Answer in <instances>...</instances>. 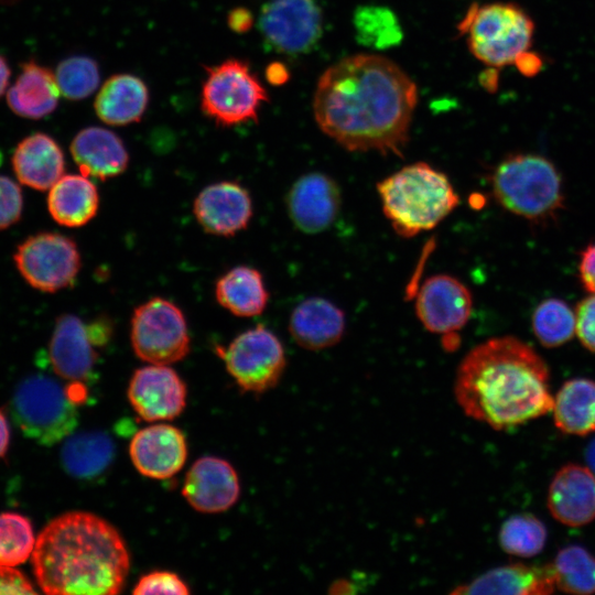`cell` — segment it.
Wrapping results in <instances>:
<instances>
[{"mask_svg":"<svg viewBox=\"0 0 595 595\" xmlns=\"http://www.w3.org/2000/svg\"><path fill=\"white\" fill-rule=\"evenodd\" d=\"M25 575L12 566L0 564V594H35Z\"/></svg>","mask_w":595,"mask_h":595,"instance_id":"ab89813d","label":"cell"},{"mask_svg":"<svg viewBox=\"0 0 595 595\" xmlns=\"http://www.w3.org/2000/svg\"><path fill=\"white\" fill-rule=\"evenodd\" d=\"M578 273L584 289L595 294V242L589 244L581 252Z\"/></svg>","mask_w":595,"mask_h":595,"instance_id":"60d3db41","label":"cell"},{"mask_svg":"<svg viewBox=\"0 0 595 595\" xmlns=\"http://www.w3.org/2000/svg\"><path fill=\"white\" fill-rule=\"evenodd\" d=\"M551 515L569 527H582L595 519V476L587 466L566 464L551 480L548 490Z\"/></svg>","mask_w":595,"mask_h":595,"instance_id":"ffe728a7","label":"cell"},{"mask_svg":"<svg viewBox=\"0 0 595 595\" xmlns=\"http://www.w3.org/2000/svg\"><path fill=\"white\" fill-rule=\"evenodd\" d=\"M23 210V195L20 186L10 177L0 175V230L20 220Z\"/></svg>","mask_w":595,"mask_h":595,"instance_id":"74e56055","label":"cell"},{"mask_svg":"<svg viewBox=\"0 0 595 595\" xmlns=\"http://www.w3.org/2000/svg\"><path fill=\"white\" fill-rule=\"evenodd\" d=\"M11 71L7 61L0 55V97L7 93Z\"/></svg>","mask_w":595,"mask_h":595,"instance_id":"bcb514c9","label":"cell"},{"mask_svg":"<svg viewBox=\"0 0 595 595\" xmlns=\"http://www.w3.org/2000/svg\"><path fill=\"white\" fill-rule=\"evenodd\" d=\"M113 455L111 439L98 431L72 435L61 450L65 470L79 479H91L100 475L108 468Z\"/></svg>","mask_w":595,"mask_h":595,"instance_id":"f546056e","label":"cell"},{"mask_svg":"<svg viewBox=\"0 0 595 595\" xmlns=\"http://www.w3.org/2000/svg\"><path fill=\"white\" fill-rule=\"evenodd\" d=\"M543 358L513 336L487 339L462 359L454 381L464 413L495 430H510L553 408Z\"/></svg>","mask_w":595,"mask_h":595,"instance_id":"7a4b0ae2","label":"cell"},{"mask_svg":"<svg viewBox=\"0 0 595 595\" xmlns=\"http://www.w3.org/2000/svg\"><path fill=\"white\" fill-rule=\"evenodd\" d=\"M71 154L83 175L108 180L122 174L129 153L121 138L102 127L82 129L72 140Z\"/></svg>","mask_w":595,"mask_h":595,"instance_id":"7402d4cb","label":"cell"},{"mask_svg":"<svg viewBox=\"0 0 595 595\" xmlns=\"http://www.w3.org/2000/svg\"><path fill=\"white\" fill-rule=\"evenodd\" d=\"M10 441V430L4 413L0 410V458L3 457L8 451Z\"/></svg>","mask_w":595,"mask_h":595,"instance_id":"f6af8a7d","label":"cell"},{"mask_svg":"<svg viewBox=\"0 0 595 595\" xmlns=\"http://www.w3.org/2000/svg\"><path fill=\"white\" fill-rule=\"evenodd\" d=\"M551 564L558 589L583 595L595 593V558L585 548L567 545Z\"/></svg>","mask_w":595,"mask_h":595,"instance_id":"4dcf8cb0","label":"cell"},{"mask_svg":"<svg viewBox=\"0 0 595 595\" xmlns=\"http://www.w3.org/2000/svg\"><path fill=\"white\" fill-rule=\"evenodd\" d=\"M220 355L227 371L244 391L261 393L272 389L286 367L282 343L260 324L235 337Z\"/></svg>","mask_w":595,"mask_h":595,"instance_id":"30bf717a","label":"cell"},{"mask_svg":"<svg viewBox=\"0 0 595 595\" xmlns=\"http://www.w3.org/2000/svg\"><path fill=\"white\" fill-rule=\"evenodd\" d=\"M239 478L225 459L204 456L187 472L182 495L197 511L215 513L232 507L239 498Z\"/></svg>","mask_w":595,"mask_h":595,"instance_id":"e0dca14e","label":"cell"},{"mask_svg":"<svg viewBox=\"0 0 595 595\" xmlns=\"http://www.w3.org/2000/svg\"><path fill=\"white\" fill-rule=\"evenodd\" d=\"M555 589L551 563L544 565L512 563L488 570L470 582L458 585L452 593L548 595Z\"/></svg>","mask_w":595,"mask_h":595,"instance_id":"44dd1931","label":"cell"},{"mask_svg":"<svg viewBox=\"0 0 595 595\" xmlns=\"http://www.w3.org/2000/svg\"><path fill=\"white\" fill-rule=\"evenodd\" d=\"M585 461L587 467L592 470L595 476V439H593L586 450H585Z\"/></svg>","mask_w":595,"mask_h":595,"instance_id":"7dc6e473","label":"cell"},{"mask_svg":"<svg viewBox=\"0 0 595 595\" xmlns=\"http://www.w3.org/2000/svg\"><path fill=\"white\" fill-rule=\"evenodd\" d=\"M215 295L224 309L240 317L260 315L269 300L262 274L248 266L224 273L216 282Z\"/></svg>","mask_w":595,"mask_h":595,"instance_id":"83f0119b","label":"cell"},{"mask_svg":"<svg viewBox=\"0 0 595 595\" xmlns=\"http://www.w3.org/2000/svg\"><path fill=\"white\" fill-rule=\"evenodd\" d=\"M547 529L530 513L513 515L499 529L501 549L512 555L530 558L540 553L547 542Z\"/></svg>","mask_w":595,"mask_h":595,"instance_id":"836d02e7","label":"cell"},{"mask_svg":"<svg viewBox=\"0 0 595 595\" xmlns=\"http://www.w3.org/2000/svg\"><path fill=\"white\" fill-rule=\"evenodd\" d=\"M11 414L26 437L45 446L69 436L78 423L76 402L67 389L41 374L29 376L17 386Z\"/></svg>","mask_w":595,"mask_h":595,"instance_id":"52a82bcc","label":"cell"},{"mask_svg":"<svg viewBox=\"0 0 595 595\" xmlns=\"http://www.w3.org/2000/svg\"><path fill=\"white\" fill-rule=\"evenodd\" d=\"M186 386L178 374L166 365L137 369L129 382L128 398L133 410L145 421L172 420L186 404Z\"/></svg>","mask_w":595,"mask_h":595,"instance_id":"5bb4252c","label":"cell"},{"mask_svg":"<svg viewBox=\"0 0 595 595\" xmlns=\"http://www.w3.org/2000/svg\"><path fill=\"white\" fill-rule=\"evenodd\" d=\"M97 347L88 324L73 314L58 316L48 348L54 372L73 382L87 380L98 357Z\"/></svg>","mask_w":595,"mask_h":595,"instance_id":"ac0fdd59","label":"cell"},{"mask_svg":"<svg viewBox=\"0 0 595 595\" xmlns=\"http://www.w3.org/2000/svg\"><path fill=\"white\" fill-rule=\"evenodd\" d=\"M12 167L20 183L36 191H46L64 175V153L48 134L33 133L17 145Z\"/></svg>","mask_w":595,"mask_h":595,"instance_id":"cb8c5ba5","label":"cell"},{"mask_svg":"<svg viewBox=\"0 0 595 595\" xmlns=\"http://www.w3.org/2000/svg\"><path fill=\"white\" fill-rule=\"evenodd\" d=\"M342 207V192L331 176L310 172L300 176L286 194V210L304 234H318L335 221Z\"/></svg>","mask_w":595,"mask_h":595,"instance_id":"9a60e30c","label":"cell"},{"mask_svg":"<svg viewBox=\"0 0 595 595\" xmlns=\"http://www.w3.org/2000/svg\"><path fill=\"white\" fill-rule=\"evenodd\" d=\"M193 212L206 232L230 237L248 227L253 205L247 188L237 182L221 181L199 192Z\"/></svg>","mask_w":595,"mask_h":595,"instance_id":"2e32d148","label":"cell"},{"mask_svg":"<svg viewBox=\"0 0 595 595\" xmlns=\"http://www.w3.org/2000/svg\"><path fill=\"white\" fill-rule=\"evenodd\" d=\"M490 184L504 209L531 223L550 221L564 207L561 174L551 161L538 154L506 156L493 171Z\"/></svg>","mask_w":595,"mask_h":595,"instance_id":"5b68a950","label":"cell"},{"mask_svg":"<svg viewBox=\"0 0 595 595\" xmlns=\"http://www.w3.org/2000/svg\"><path fill=\"white\" fill-rule=\"evenodd\" d=\"M32 563L46 594L112 595L125 586L130 558L112 524L90 512L72 511L41 531Z\"/></svg>","mask_w":595,"mask_h":595,"instance_id":"3957f363","label":"cell"},{"mask_svg":"<svg viewBox=\"0 0 595 595\" xmlns=\"http://www.w3.org/2000/svg\"><path fill=\"white\" fill-rule=\"evenodd\" d=\"M345 314L333 302L311 296L299 303L289 320L294 342L304 349L322 350L336 345L345 332Z\"/></svg>","mask_w":595,"mask_h":595,"instance_id":"603a6c76","label":"cell"},{"mask_svg":"<svg viewBox=\"0 0 595 595\" xmlns=\"http://www.w3.org/2000/svg\"><path fill=\"white\" fill-rule=\"evenodd\" d=\"M131 345L143 361L170 365L190 353L191 337L182 310L173 302L152 298L134 309L131 317Z\"/></svg>","mask_w":595,"mask_h":595,"instance_id":"9c48e42d","label":"cell"},{"mask_svg":"<svg viewBox=\"0 0 595 595\" xmlns=\"http://www.w3.org/2000/svg\"><path fill=\"white\" fill-rule=\"evenodd\" d=\"M30 520L17 512L0 513V564L15 566L24 563L35 547Z\"/></svg>","mask_w":595,"mask_h":595,"instance_id":"e575fe53","label":"cell"},{"mask_svg":"<svg viewBox=\"0 0 595 595\" xmlns=\"http://www.w3.org/2000/svg\"><path fill=\"white\" fill-rule=\"evenodd\" d=\"M357 41L368 47L386 50L398 45L402 30L396 14L382 6H361L354 13Z\"/></svg>","mask_w":595,"mask_h":595,"instance_id":"1f68e13d","label":"cell"},{"mask_svg":"<svg viewBox=\"0 0 595 595\" xmlns=\"http://www.w3.org/2000/svg\"><path fill=\"white\" fill-rule=\"evenodd\" d=\"M555 426L565 434L595 432V381L574 378L565 381L553 400Z\"/></svg>","mask_w":595,"mask_h":595,"instance_id":"f1b7e54d","label":"cell"},{"mask_svg":"<svg viewBox=\"0 0 595 595\" xmlns=\"http://www.w3.org/2000/svg\"><path fill=\"white\" fill-rule=\"evenodd\" d=\"M266 78L271 85H282L289 79L288 68L280 62H273L266 68Z\"/></svg>","mask_w":595,"mask_h":595,"instance_id":"7bdbcfd3","label":"cell"},{"mask_svg":"<svg viewBox=\"0 0 595 595\" xmlns=\"http://www.w3.org/2000/svg\"><path fill=\"white\" fill-rule=\"evenodd\" d=\"M258 28L273 51L290 56L305 54L322 36V11L315 0H268Z\"/></svg>","mask_w":595,"mask_h":595,"instance_id":"7c38bea8","label":"cell"},{"mask_svg":"<svg viewBox=\"0 0 595 595\" xmlns=\"http://www.w3.org/2000/svg\"><path fill=\"white\" fill-rule=\"evenodd\" d=\"M99 207L96 185L83 174L63 175L51 188L47 208L62 226L80 227L91 220Z\"/></svg>","mask_w":595,"mask_h":595,"instance_id":"4316f807","label":"cell"},{"mask_svg":"<svg viewBox=\"0 0 595 595\" xmlns=\"http://www.w3.org/2000/svg\"><path fill=\"white\" fill-rule=\"evenodd\" d=\"M575 333L582 345L595 353V294L584 298L575 310Z\"/></svg>","mask_w":595,"mask_h":595,"instance_id":"f35d334b","label":"cell"},{"mask_svg":"<svg viewBox=\"0 0 595 595\" xmlns=\"http://www.w3.org/2000/svg\"><path fill=\"white\" fill-rule=\"evenodd\" d=\"M415 314L431 333L444 337L456 336L473 310V298L468 288L448 274H436L421 285L415 300Z\"/></svg>","mask_w":595,"mask_h":595,"instance_id":"4fadbf2b","label":"cell"},{"mask_svg":"<svg viewBox=\"0 0 595 595\" xmlns=\"http://www.w3.org/2000/svg\"><path fill=\"white\" fill-rule=\"evenodd\" d=\"M516 65L523 74H534L540 68L541 62L527 52L516 62Z\"/></svg>","mask_w":595,"mask_h":595,"instance_id":"ee69618b","label":"cell"},{"mask_svg":"<svg viewBox=\"0 0 595 595\" xmlns=\"http://www.w3.org/2000/svg\"><path fill=\"white\" fill-rule=\"evenodd\" d=\"M60 96L55 73L29 61L22 65L13 86L7 90V102L15 115L37 120L56 109Z\"/></svg>","mask_w":595,"mask_h":595,"instance_id":"484cf974","label":"cell"},{"mask_svg":"<svg viewBox=\"0 0 595 595\" xmlns=\"http://www.w3.org/2000/svg\"><path fill=\"white\" fill-rule=\"evenodd\" d=\"M61 95L69 100H82L90 96L100 82L99 67L95 60L77 55L63 60L55 72Z\"/></svg>","mask_w":595,"mask_h":595,"instance_id":"d590c367","label":"cell"},{"mask_svg":"<svg viewBox=\"0 0 595 595\" xmlns=\"http://www.w3.org/2000/svg\"><path fill=\"white\" fill-rule=\"evenodd\" d=\"M575 312L560 299L542 301L532 314V329L539 343L554 348L571 340L575 334Z\"/></svg>","mask_w":595,"mask_h":595,"instance_id":"d6a6232c","label":"cell"},{"mask_svg":"<svg viewBox=\"0 0 595 595\" xmlns=\"http://www.w3.org/2000/svg\"><path fill=\"white\" fill-rule=\"evenodd\" d=\"M385 216L401 237L411 238L437 226L459 204L447 175L415 162L377 183Z\"/></svg>","mask_w":595,"mask_h":595,"instance_id":"277c9868","label":"cell"},{"mask_svg":"<svg viewBox=\"0 0 595 595\" xmlns=\"http://www.w3.org/2000/svg\"><path fill=\"white\" fill-rule=\"evenodd\" d=\"M472 54L494 67L516 62L528 52L533 36L531 18L512 3L474 4L458 25Z\"/></svg>","mask_w":595,"mask_h":595,"instance_id":"8992f818","label":"cell"},{"mask_svg":"<svg viewBox=\"0 0 595 595\" xmlns=\"http://www.w3.org/2000/svg\"><path fill=\"white\" fill-rule=\"evenodd\" d=\"M416 104V85L397 64L357 54L322 74L313 110L321 130L346 150L400 156Z\"/></svg>","mask_w":595,"mask_h":595,"instance_id":"6da1fadb","label":"cell"},{"mask_svg":"<svg viewBox=\"0 0 595 595\" xmlns=\"http://www.w3.org/2000/svg\"><path fill=\"white\" fill-rule=\"evenodd\" d=\"M149 104L145 83L132 74H116L99 89L94 109L109 126H127L142 119Z\"/></svg>","mask_w":595,"mask_h":595,"instance_id":"d4e9b609","label":"cell"},{"mask_svg":"<svg viewBox=\"0 0 595 595\" xmlns=\"http://www.w3.org/2000/svg\"><path fill=\"white\" fill-rule=\"evenodd\" d=\"M14 262L32 288L48 293L72 285L82 266L76 242L57 232H39L26 238L18 246Z\"/></svg>","mask_w":595,"mask_h":595,"instance_id":"8fae6325","label":"cell"},{"mask_svg":"<svg viewBox=\"0 0 595 595\" xmlns=\"http://www.w3.org/2000/svg\"><path fill=\"white\" fill-rule=\"evenodd\" d=\"M227 24L232 32L244 34L251 30L253 15L247 8L237 7L228 12Z\"/></svg>","mask_w":595,"mask_h":595,"instance_id":"b9f144b4","label":"cell"},{"mask_svg":"<svg viewBox=\"0 0 595 595\" xmlns=\"http://www.w3.org/2000/svg\"><path fill=\"white\" fill-rule=\"evenodd\" d=\"M132 592L133 594H188L190 589L175 573L154 571L143 575Z\"/></svg>","mask_w":595,"mask_h":595,"instance_id":"8d00e7d4","label":"cell"},{"mask_svg":"<svg viewBox=\"0 0 595 595\" xmlns=\"http://www.w3.org/2000/svg\"><path fill=\"white\" fill-rule=\"evenodd\" d=\"M129 454L137 470L149 478L165 479L184 466L187 444L184 434L170 424H153L132 437Z\"/></svg>","mask_w":595,"mask_h":595,"instance_id":"d6986e66","label":"cell"},{"mask_svg":"<svg viewBox=\"0 0 595 595\" xmlns=\"http://www.w3.org/2000/svg\"><path fill=\"white\" fill-rule=\"evenodd\" d=\"M201 109L217 126L234 127L258 122L259 110L269 101L266 88L247 62L228 58L205 66Z\"/></svg>","mask_w":595,"mask_h":595,"instance_id":"ba28073f","label":"cell"}]
</instances>
